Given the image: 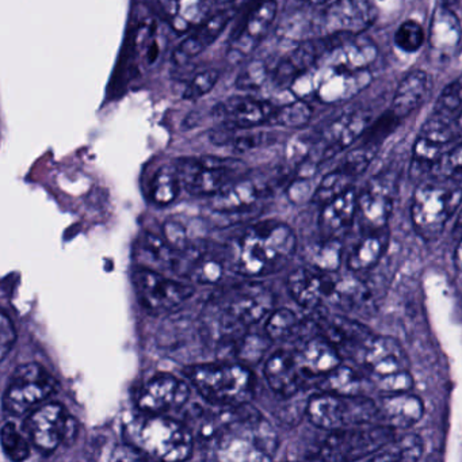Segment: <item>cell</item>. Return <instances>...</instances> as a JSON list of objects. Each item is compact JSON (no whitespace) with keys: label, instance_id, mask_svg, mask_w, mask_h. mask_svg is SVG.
<instances>
[{"label":"cell","instance_id":"51","mask_svg":"<svg viewBox=\"0 0 462 462\" xmlns=\"http://www.w3.org/2000/svg\"><path fill=\"white\" fill-rule=\"evenodd\" d=\"M163 237L170 247L177 253H183L190 247L189 245L188 232H186L185 226L177 221H167L163 226Z\"/></svg>","mask_w":462,"mask_h":462},{"label":"cell","instance_id":"44","mask_svg":"<svg viewBox=\"0 0 462 462\" xmlns=\"http://www.w3.org/2000/svg\"><path fill=\"white\" fill-rule=\"evenodd\" d=\"M424 42H426V32L420 23L413 20L404 21L394 33V44L404 52H416L420 50Z\"/></svg>","mask_w":462,"mask_h":462},{"label":"cell","instance_id":"21","mask_svg":"<svg viewBox=\"0 0 462 462\" xmlns=\"http://www.w3.org/2000/svg\"><path fill=\"white\" fill-rule=\"evenodd\" d=\"M190 397V388L174 375L163 374L151 380L140 394L139 405L150 415H161L182 407Z\"/></svg>","mask_w":462,"mask_h":462},{"label":"cell","instance_id":"35","mask_svg":"<svg viewBox=\"0 0 462 462\" xmlns=\"http://www.w3.org/2000/svg\"><path fill=\"white\" fill-rule=\"evenodd\" d=\"M183 254L188 256L183 273L190 280L199 283H216L223 277V262L215 254L196 250L191 245L188 250L183 251Z\"/></svg>","mask_w":462,"mask_h":462},{"label":"cell","instance_id":"32","mask_svg":"<svg viewBox=\"0 0 462 462\" xmlns=\"http://www.w3.org/2000/svg\"><path fill=\"white\" fill-rule=\"evenodd\" d=\"M263 188L250 180H234L213 196L212 209L221 215H234L255 204L263 194Z\"/></svg>","mask_w":462,"mask_h":462},{"label":"cell","instance_id":"14","mask_svg":"<svg viewBox=\"0 0 462 462\" xmlns=\"http://www.w3.org/2000/svg\"><path fill=\"white\" fill-rule=\"evenodd\" d=\"M375 20L370 0H332L316 18L315 29L321 37L356 36Z\"/></svg>","mask_w":462,"mask_h":462},{"label":"cell","instance_id":"12","mask_svg":"<svg viewBox=\"0 0 462 462\" xmlns=\"http://www.w3.org/2000/svg\"><path fill=\"white\" fill-rule=\"evenodd\" d=\"M456 139L454 118L440 113H432L421 126L420 134L416 139L412 150V163L411 174L420 177L431 171L438 166L443 156L448 153V148Z\"/></svg>","mask_w":462,"mask_h":462},{"label":"cell","instance_id":"9","mask_svg":"<svg viewBox=\"0 0 462 462\" xmlns=\"http://www.w3.org/2000/svg\"><path fill=\"white\" fill-rule=\"evenodd\" d=\"M394 439L392 427L337 430L326 438L319 458L326 461H356L374 456L383 446Z\"/></svg>","mask_w":462,"mask_h":462},{"label":"cell","instance_id":"36","mask_svg":"<svg viewBox=\"0 0 462 462\" xmlns=\"http://www.w3.org/2000/svg\"><path fill=\"white\" fill-rule=\"evenodd\" d=\"M423 439L416 434H407L392 440L370 457L372 461H418L423 454Z\"/></svg>","mask_w":462,"mask_h":462},{"label":"cell","instance_id":"1","mask_svg":"<svg viewBox=\"0 0 462 462\" xmlns=\"http://www.w3.org/2000/svg\"><path fill=\"white\" fill-rule=\"evenodd\" d=\"M375 55L377 50L369 40L345 37L315 69L305 74L313 78L310 93L326 104L353 98L369 85L367 69Z\"/></svg>","mask_w":462,"mask_h":462},{"label":"cell","instance_id":"18","mask_svg":"<svg viewBox=\"0 0 462 462\" xmlns=\"http://www.w3.org/2000/svg\"><path fill=\"white\" fill-rule=\"evenodd\" d=\"M277 105L253 97H232L213 107V116L224 126L234 131H250L262 125H272Z\"/></svg>","mask_w":462,"mask_h":462},{"label":"cell","instance_id":"34","mask_svg":"<svg viewBox=\"0 0 462 462\" xmlns=\"http://www.w3.org/2000/svg\"><path fill=\"white\" fill-rule=\"evenodd\" d=\"M388 229L365 231L347 256V267L353 273L367 272L377 266L388 248Z\"/></svg>","mask_w":462,"mask_h":462},{"label":"cell","instance_id":"57","mask_svg":"<svg viewBox=\"0 0 462 462\" xmlns=\"http://www.w3.org/2000/svg\"><path fill=\"white\" fill-rule=\"evenodd\" d=\"M310 4H326L328 0H307Z\"/></svg>","mask_w":462,"mask_h":462},{"label":"cell","instance_id":"3","mask_svg":"<svg viewBox=\"0 0 462 462\" xmlns=\"http://www.w3.org/2000/svg\"><path fill=\"white\" fill-rule=\"evenodd\" d=\"M293 229L280 221H263L245 229L232 248L235 272L263 277L280 272L296 253Z\"/></svg>","mask_w":462,"mask_h":462},{"label":"cell","instance_id":"50","mask_svg":"<svg viewBox=\"0 0 462 462\" xmlns=\"http://www.w3.org/2000/svg\"><path fill=\"white\" fill-rule=\"evenodd\" d=\"M437 167H439L443 180H462V143L448 151Z\"/></svg>","mask_w":462,"mask_h":462},{"label":"cell","instance_id":"23","mask_svg":"<svg viewBox=\"0 0 462 462\" xmlns=\"http://www.w3.org/2000/svg\"><path fill=\"white\" fill-rule=\"evenodd\" d=\"M334 274L335 273H323L313 267L294 270L289 275V293L305 310H318L324 302L331 299Z\"/></svg>","mask_w":462,"mask_h":462},{"label":"cell","instance_id":"41","mask_svg":"<svg viewBox=\"0 0 462 462\" xmlns=\"http://www.w3.org/2000/svg\"><path fill=\"white\" fill-rule=\"evenodd\" d=\"M312 117V109L302 99L291 102V104L278 106L277 113L273 118L272 125L283 126V128H300L305 125Z\"/></svg>","mask_w":462,"mask_h":462},{"label":"cell","instance_id":"11","mask_svg":"<svg viewBox=\"0 0 462 462\" xmlns=\"http://www.w3.org/2000/svg\"><path fill=\"white\" fill-rule=\"evenodd\" d=\"M58 383L37 364L23 365L13 373L5 392L4 405L10 413L23 415L56 392Z\"/></svg>","mask_w":462,"mask_h":462},{"label":"cell","instance_id":"16","mask_svg":"<svg viewBox=\"0 0 462 462\" xmlns=\"http://www.w3.org/2000/svg\"><path fill=\"white\" fill-rule=\"evenodd\" d=\"M396 190V177L391 172H381L366 183L358 196L356 207V215L364 231L386 228L393 210Z\"/></svg>","mask_w":462,"mask_h":462},{"label":"cell","instance_id":"49","mask_svg":"<svg viewBox=\"0 0 462 462\" xmlns=\"http://www.w3.org/2000/svg\"><path fill=\"white\" fill-rule=\"evenodd\" d=\"M270 75H272V71L267 69L266 64L262 61H254L237 77V88L239 90H258Z\"/></svg>","mask_w":462,"mask_h":462},{"label":"cell","instance_id":"58","mask_svg":"<svg viewBox=\"0 0 462 462\" xmlns=\"http://www.w3.org/2000/svg\"><path fill=\"white\" fill-rule=\"evenodd\" d=\"M218 2H232V0H218Z\"/></svg>","mask_w":462,"mask_h":462},{"label":"cell","instance_id":"56","mask_svg":"<svg viewBox=\"0 0 462 462\" xmlns=\"http://www.w3.org/2000/svg\"><path fill=\"white\" fill-rule=\"evenodd\" d=\"M457 228H462V210L459 213L458 220H457Z\"/></svg>","mask_w":462,"mask_h":462},{"label":"cell","instance_id":"8","mask_svg":"<svg viewBox=\"0 0 462 462\" xmlns=\"http://www.w3.org/2000/svg\"><path fill=\"white\" fill-rule=\"evenodd\" d=\"M180 174L182 188L193 196H215L223 190L243 167L236 159L201 156L180 158L174 163Z\"/></svg>","mask_w":462,"mask_h":462},{"label":"cell","instance_id":"43","mask_svg":"<svg viewBox=\"0 0 462 462\" xmlns=\"http://www.w3.org/2000/svg\"><path fill=\"white\" fill-rule=\"evenodd\" d=\"M299 327V318L291 310H278L267 319L266 335L272 340H282L291 337Z\"/></svg>","mask_w":462,"mask_h":462},{"label":"cell","instance_id":"31","mask_svg":"<svg viewBox=\"0 0 462 462\" xmlns=\"http://www.w3.org/2000/svg\"><path fill=\"white\" fill-rule=\"evenodd\" d=\"M380 412L392 429L407 430L423 418L424 404L420 397L410 392L385 394L381 400Z\"/></svg>","mask_w":462,"mask_h":462},{"label":"cell","instance_id":"13","mask_svg":"<svg viewBox=\"0 0 462 462\" xmlns=\"http://www.w3.org/2000/svg\"><path fill=\"white\" fill-rule=\"evenodd\" d=\"M132 282L140 305L151 313L174 310L194 294L193 286L170 280L153 270H137L132 274Z\"/></svg>","mask_w":462,"mask_h":462},{"label":"cell","instance_id":"27","mask_svg":"<svg viewBox=\"0 0 462 462\" xmlns=\"http://www.w3.org/2000/svg\"><path fill=\"white\" fill-rule=\"evenodd\" d=\"M462 28L451 10L440 7L435 12L429 32V45L438 61L450 60L458 50Z\"/></svg>","mask_w":462,"mask_h":462},{"label":"cell","instance_id":"37","mask_svg":"<svg viewBox=\"0 0 462 462\" xmlns=\"http://www.w3.org/2000/svg\"><path fill=\"white\" fill-rule=\"evenodd\" d=\"M354 180L356 177L339 164L334 171L327 174L319 183L318 188L313 191V202L323 205L331 201L335 197L353 189Z\"/></svg>","mask_w":462,"mask_h":462},{"label":"cell","instance_id":"52","mask_svg":"<svg viewBox=\"0 0 462 462\" xmlns=\"http://www.w3.org/2000/svg\"><path fill=\"white\" fill-rule=\"evenodd\" d=\"M0 331H2V337H0V358H2V361H5L6 356H9L10 351L14 347L15 342H17V331H15L14 324L12 323L9 316L5 312L0 316Z\"/></svg>","mask_w":462,"mask_h":462},{"label":"cell","instance_id":"19","mask_svg":"<svg viewBox=\"0 0 462 462\" xmlns=\"http://www.w3.org/2000/svg\"><path fill=\"white\" fill-rule=\"evenodd\" d=\"M229 319L240 327L258 323L272 312L274 296L269 289L259 283H250L235 289L226 299L216 301Z\"/></svg>","mask_w":462,"mask_h":462},{"label":"cell","instance_id":"30","mask_svg":"<svg viewBox=\"0 0 462 462\" xmlns=\"http://www.w3.org/2000/svg\"><path fill=\"white\" fill-rule=\"evenodd\" d=\"M264 374L270 388L286 399L299 393L301 388V369L296 356L288 351L273 354L264 365Z\"/></svg>","mask_w":462,"mask_h":462},{"label":"cell","instance_id":"55","mask_svg":"<svg viewBox=\"0 0 462 462\" xmlns=\"http://www.w3.org/2000/svg\"><path fill=\"white\" fill-rule=\"evenodd\" d=\"M457 126L462 129V110L461 113H459L458 117H457Z\"/></svg>","mask_w":462,"mask_h":462},{"label":"cell","instance_id":"20","mask_svg":"<svg viewBox=\"0 0 462 462\" xmlns=\"http://www.w3.org/2000/svg\"><path fill=\"white\" fill-rule=\"evenodd\" d=\"M370 113L358 110L335 120L310 151L316 161L324 162L356 142L372 124Z\"/></svg>","mask_w":462,"mask_h":462},{"label":"cell","instance_id":"24","mask_svg":"<svg viewBox=\"0 0 462 462\" xmlns=\"http://www.w3.org/2000/svg\"><path fill=\"white\" fill-rule=\"evenodd\" d=\"M235 10H223L217 14L210 15L204 23L194 29L189 36L178 45L172 53V63L180 67L201 55L218 37L221 36L226 26L234 20Z\"/></svg>","mask_w":462,"mask_h":462},{"label":"cell","instance_id":"6","mask_svg":"<svg viewBox=\"0 0 462 462\" xmlns=\"http://www.w3.org/2000/svg\"><path fill=\"white\" fill-rule=\"evenodd\" d=\"M307 415L312 424L328 431L370 426L381 418L380 407L367 397L332 392L310 397Z\"/></svg>","mask_w":462,"mask_h":462},{"label":"cell","instance_id":"38","mask_svg":"<svg viewBox=\"0 0 462 462\" xmlns=\"http://www.w3.org/2000/svg\"><path fill=\"white\" fill-rule=\"evenodd\" d=\"M313 269L323 273H337L342 263V245L337 239H327L313 245L308 253Z\"/></svg>","mask_w":462,"mask_h":462},{"label":"cell","instance_id":"10","mask_svg":"<svg viewBox=\"0 0 462 462\" xmlns=\"http://www.w3.org/2000/svg\"><path fill=\"white\" fill-rule=\"evenodd\" d=\"M25 430L42 453L52 454L60 446L77 439L78 421L61 404H47L34 411L25 421Z\"/></svg>","mask_w":462,"mask_h":462},{"label":"cell","instance_id":"47","mask_svg":"<svg viewBox=\"0 0 462 462\" xmlns=\"http://www.w3.org/2000/svg\"><path fill=\"white\" fill-rule=\"evenodd\" d=\"M218 80H220V72L217 69H210L199 72L186 86L185 91H183V99L197 101V99L202 98L215 88Z\"/></svg>","mask_w":462,"mask_h":462},{"label":"cell","instance_id":"54","mask_svg":"<svg viewBox=\"0 0 462 462\" xmlns=\"http://www.w3.org/2000/svg\"><path fill=\"white\" fill-rule=\"evenodd\" d=\"M453 263L457 272L462 273V239L459 240L458 245H457L456 251H454Z\"/></svg>","mask_w":462,"mask_h":462},{"label":"cell","instance_id":"48","mask_svg":"<svg viewBox=\"0 0 462 462\" xmlns=\"http://www.w3.org/2000/svg\"><path fill=\"white\" fill-rule=\"evenodd\" d=\"M374 385L383 394L404 393L413 388V377L407 370L385 377H375Z\"/></svg>","mask_w":462,"mask_h":462},{"label":"cell","instance_id":"26","mask_svg":"<svg viewBox=\"0 0 462 462\" xmlns=\"http://www.w3.org/2000/svg\"><path fill=\"white\" fill-rule=\"evenodd\" d=\"M316 326L321 337L334 343L337 348L356 350L359 354L364 351L366 343L372 339L373 334L366 326L340 315H319Z\"/></svg>","mask_w":462,"mask_h":462},{"label":"cell","instance_id":"2","mask_svg":"<svg viewBox=\"0 0 462 462\" xmlns=\"http://www.w3.org/2000/svg\"><path fill=\"white\" fill-rule=\"evenodd\" d=\"M217 411L220 434L213 451L221 461H270L278 448V435L263 416L247 404Z\"/></svg>","mask_w":462,"mask_h":462},{"label":"cell","instance_id":"42","mask_svg":"<svg viewBox=\"0 0 462 462\" xmlns=\"http://www.w3.org/2000/svg\"><path fill=\"white\" fill-rule=\"evenodd\" d=\"M270 339L267 335H245L236 343V356L243 364L256 365L270 347Z\"/></svg>","mask_w":462,"mask_h":462},{"label":"cell","instance_id":"17","mask_svg":"<svg viewBox=\"0 0 462 462\" xmlns=\"http://www.w3.org/2000/svg\"><path fill=\"white\" fill-rule=\"evenodd\" d=\"M278 6L275 0H263L248 15L242 28L232 36L226 58L231 63H242L250 58L256 48L263 42L277 17Z\"/></svg>","mask_w":462,"mask_h":462},{"label":"cell","instance_id":"45","mask_svg":"<svg viewBox=\"0 0 462 462\" xmlns=\"http://www.w3.org/2000/svg\"><path fill=\"white\" fill-rule=\"evenodd\" d=\"M2 448L13 461H23L31 456V448L25 438L20 434L14 423H6L2 429Z\"/></svg>","mask_w":462,"mask_h":462},{"label":"cell","instance_id":"29","mask_svg":"<svg viewBox=\"0 0 462 462\" xmlns=\"http://www.w3.org/2000/svg\"><path fill=\"white\" fill-rule=\"evenodd\" d=\"M358 207V196L354 189L335 197L331 201L321 205L320 216H319V228L327 239H337L345 234L356 215Z\"/></svg>","mask_w":462,"mask_h":462},{"label":"cell","instance_id":"25","mask_svg":"<svg viewBox=\"0 0 462 462\" xmlns=\"http://www.w3.org/2000/svg\"><path fill=\"white\" fill-rule=\"evenodd\" d=\"M164 23L172 32L189 34L210 17L209 0H153Z\"/></svg>","mask_w":462,"mask_h":462},{"label":"cell","instance_id":"53","mask_svg":"<svg viewBox=\"0 0 462 462\" xmlns=\"http://www.w3.org/2000/svg\"><path fill=\"white\" fill-rule=\"evenodd\" d=\"M143 458L140 450L137 448H132L129 446H120L113 451L112 459L116 461H131V459Z\"/></svg>","mask_w":462,"mask_h":462},{"label":"cell","instance_id":"22","mask_svg":"<svg viewBox=\"0 0 462 462\" xmlns=\"http://www.w3.org/2000/svg\"><path fill=\"white\" fill-rule=\"evenodd\" d=\"M365 366L375 377L410 370V359L402 346L392 337L373 335L361 354Z\"/></svg>","mask_w":462,"mask_h":462},{"label":"cell","instance_id":"4","mask_svg":"<svg viewBox=\"0 0 462 462\" xmlns=\"http://www.w3.org/2000/svg\"><path fill=\"white\" fill-rule=\"evenodd\" d=\"M126 437L142 453L163 461H185L193 454L194 435L183 424L159 415L142 416L126 427Z\"/></svg>","mask_w":462,"mask_h":462},{"label":"cell","instance_id":"7","mask_svg":"<svg viewBox=\"0 0 462 462\" xmlns=\"http://www.w3.org/2000/svg\"><path fill=\"white\" fill-rule=\"evenodd\" d=\"M190 378L207 402L220 407L247 404L255 391L253 373L242 365H207L196 367Z\"/></svg>","mask_w":462,"mask_h":462},{"label":"cell","instance_id":"33","mask_svg":"<svg viewBox=\"0 0 462 462\" xmlns=\"http://www.w3.org/2000/svg\"><path fill=\"white\" fill-rule=\"evenodd\" d=\"M429 88L430 79L426 72L420 71V69L411 71L410 74L402 78V82L397 86L393 101H392L391 112L399 120L407 117L423 104L424 98L429 93Z\"/></svg>","mask_w":462,"mask_h":462},{"label":"cell","instance_id":"40","mask_svg":"<svg viewBox=\"0 0 462 462\" xmlns=\"http://www.w3.org/2000/svg\"><path fill=\"white\" fill-rule=\"evenodd\" d=\"M323 385L326 392L353 396V394H361L362 378L356 370L340 365L334 372L324 377Z\"/></svg>","mask_w":462,"mask_h":462},{"label":"cell","instance_id":"28","mask_svg":"<svg viewBox=\"0 0 462 462\" xmlns=\"http://www.w3.org/2000/svg\"><path fill=\"white\" fill-rule=\"evenodd\" d=\"M302 374L326 377L342 365L340 350L324 337L308 340L296 356Z\"/></svg>","mask_w":462,"mask_h":462},{"label":"cell","instance_id":"15","mask_svg":"<svg viewBox=\"0 0 462 462\" xmlns=\"http://www.w3.org/2000/svg\"><path fill=\"white\" fill-rule=\"evenodd\" d=\"M345 37L348 36L320 37L297 45L272 69L270 79L273 85L278 88H291L300 78L315 69L323 60L324 56L334 50Z\"/></svg>","mask_w":462,"mask_h":462},{"label":"cell","instance_id":"39","mask_svg":"<svg viewBox=\"0 0 462 462\" xmlns=\"http://www.w3.org/2000/svg\"><path fill=\"white\" fill-rule=\"evenodd\" d=\"M180 188L182 183L174 163L162 167L153 178L152 199L159 205H170L180 196Z\"/></svg>","mask_w":462,"mask_h":462},{"label":"cell","instance_id":"46","mask_svg":"<svg viewBox=\"0 0 462 462\" xmlns=\"http://www.w3.org/2000/svg\"><path fill=\"white\" fill-rule=\"evenodd\" d=\"M462 110V75L446 86L435 105L434 112L454 118Z\"/></svg>","mask_w":462,"mask_h":462},{"label":"cell","instance_id":"5","mask_svg":"<svg viewBox=\"0 0 462 462\" xmlns=\"http://www.w3.org/2000/svg\"><path fill=\"white\" fill-rule=\"evenodd\" d=\"M461 202L462 189L456 180L439 178L419 185L411 204V220L416 234L426 242L437 240Z\"/></svg>","mask_w":462,"mask_h":462}]
</instances>
